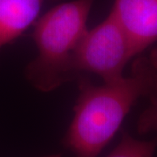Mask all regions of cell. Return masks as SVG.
<instances>
[{
  "mask_svg": "<svg viewBox=\"0 0 157 157\" xmlns=\"http://www.w3.org/2000/svg\"><path fill=\"white\" fill-rule=\"evenodd\" d=\"M78 95L64 142L75 157H97L142 97L157 95V70L138 56L131 73L117 82L95 86L87 76L77 80Z\"/></svg>",
  "mask_w": 157,
  "mask_h": 157,
  "instance_id": "cell-1",
  "label": "cell"
},
{
  "mask_svg": "<svg viewBox=\"0 0 157 157\" xmlns=\"http://www.w3.org/2000/svg\"><path fill=\"white\" fill-rule=\"evenodd\" d=\"M94 0H73L53 7L33 24V39L38 56L25 75L36 89L50 92L72 81L73 52L87 32L86 23Z\"/></svg>",
  "mask_w": 157,
  "mask_h": 157,
  "instance_id": "cell-2",
  "label": "cell"
},
{
  "mask_svg": "<svg viewBox=\"0 0 157 157\" xmlns=\"http://www.w3.org/2000/svg\"><path fill=\"white\" fill-rule=\"evenodd\" d=\"M135 57L130 41L111 13L101 24L87 30L73 52L70 74L73 80L94 73L104 84L123 78L126 65Z\"/></svg>",
  "mask_w": 157,
  "mask_h": 157,
  "instance_id": "cell-3",
  "label": "cell"
},
{
  "mask_svg": "<svg viewBox=\"0 0 157 157\" xmlns=\"http://www.w3.org/2000/svg\"><path fill=\"white\" fill-rule=\"evenodd\" d=\"M110 13L127 35L135 56L157 41V0H113Z\"/></svg>",
  "mask_w": 157,
  "mask_h": 157,
  "instance_id": "cell-4",
  "label": "cell"
},
{
  "mask_svg": "<svg viewBox=\"0 0 157 157\" xmlns=\"http://www.w3.org/2000/svg\"><path fill=\"white\" fill-rule=\"evenodd\" d=\"M47 0H0V51L35 23Z\"/></svg>",
  "mask_w": 157,
  "mask_h": 157,
  "instance_id": "cell-5",
  "label": "cell"
},
{
  "mask_svg": "<svg viewBox=\"0 0 157 157\" xmlns=\"http://www.w3.org/2000/svg\"><path fill=\"white\" fill-rule=\"evenodd\" d=\"M157 147V138L139 140L123 132L117 147L107 157H154Z\"/></svg>",
  "mask_w": 157,
  "mask_h": 157,
  "instance_id": "cell-6",
  "label": "cell"
},
{
  "mask_svg": "<svg viewBox=\"0 0 157 157\" xmlns=\"http://www.w3.org/2000/svg\"><path fill=\"white\" fill-rule=\"evenodd\" d=\"M149 101V106L140 113L137 121V131L140 135L157 132V95Z\"/></svg>",
  "mask_w": 157,
  "mask_h": 157,
  "instance_id": "cell-7",
  "label": "cell"
},
{
  "mask_svg": "<svg viewBox=\"0 0 157 157\" xmlns=\"http://www.w3.org/2000/svg\"><path fill=\"white\" fill-rule=\"evenodd\" d=\"M148 59H149L151 64L153 65V67L157 70V47L152 50L151 53H150V55L148 57Z\"/></svg>",
  "mask_w": 157,
  "mask_h": 157,
  "instance_id": "cell-8",
  "label": "cell"
},
{
  "mask_svg": "<svg viewBox=\"0 0 157 157\" xmlns=\"http://www.w3.org/2000/svg\"><path fill=\"white\" fill-rule=\"evenodd\" d=\"M45 157H61V155L59 154H54V155H47V156Z\"/></svg>",
  "mask_w": 157,
  "mask_h": 157,
  "instance_id": "cell-9",
  "label": "cell"
}]
</instances>
